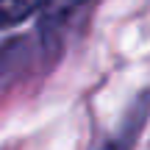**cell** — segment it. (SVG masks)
Listing matches in <instances>:
<instances>
[{
  "mask_svg": "<svg viewBox=\"0 0 150 150\" xmlns=\"http://www.w3.org/2000/svg\"><path fill=\"white\" fill-rule=\"evenodd\" d=\"M131 139H134V134L120 136V139H108V142H106V145H103L100 150H131Z\"/></svg>",
  "mask_w": 150,
  "mask_h": 150,
  "instance_id": "obj_3",
  "label": "cell"
},
{
  "mask_svg": "<svg viewBox=\"0 0 150 150\" xmlns=\"http://www.w3.org/2000/svg\"><path fill=\"white\" fill-rule=\"evenodd\" d=\"M92 3H95V0H50V3L45 6V11H42V22H39L36 33L47 45H53L56 36L67 28V22H70L81 8H86V6H92Z\"/></svg>",
  "mask_w": 150,
  "mask_h": 150,
  "instance_id": "obj_1",
  "label": "cell"
},
{
  "mask_svg": "<svg viewBox=\"0 0 150 150\" xmlns=\"http://www.w3.org/2000/svg\"><path fill=\"white\" fill-rule=\"evenodd\" d=\"M50 0H0V28H14L28 17L45 11Z\"/></svg>",
  "mask_w": 150,
  "mask_h": 150,
  "instance_id": "obj_2",
  "label": "cell"
}]
</instances>
